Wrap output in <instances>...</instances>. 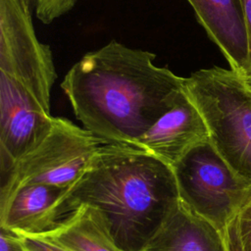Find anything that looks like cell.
Masks as SVG:
<instances>
[{
  "mask_svg": "<svg viewBox=\"0 0 251 251\" xmlns=\"http://www.w3.org/2000/svg\"><path fill=\"white\" fill-rule=\"evenodd\" d=\"M156 54L111 41L86 53L61 87L85 129L103 144L135 145L175 103L185 77L154 64Z\"/></svg>",
  "mask_w": 251,
  "mask_h": 251,
  "instance_id": "6da1fadb",
  "label": "cell"
},
{
  "mask_svg": "<svg viewBox=\"0 0 251 251\" xmlns=\"http://www.w3.org/2000/svg\"><path fill=\"white\" fill-rule=\"evenodd\" d=\"M179 201L173 168L131 144H102L89 168L67 188L64 212L98 210L117 245L139 251Z\"/></svg>",
  "mask_w": 251,
  "mask_h": 251,
  "instance_id": "7a4b0ae2",
  "label": "cell"
},
{
  "mask_svg": "<svg viewBox=\"0 0 251 251\" xmlns=\"http://www.w3.org/2000/svg\"><path fill=\"white\" fill-rule=\"evenodd\" d=\"M184 87L197 106L216 150L251 182V89L233 70L213 67L185 77Z\"/></svg>",
  "mask_w": 251,
  "mask_h": 251,
  "instance_id": "3957f363",
  "label": "cell"
},
{
  "mask_svg": "<svg viewBox=\"0 0 251 251\" xmlns=\"http://www.w3.org/2000/svg\"><path fill=\"white\" fill-rule=\"evenodd\" d=\"M173 171L180 201L221 231L251 201V182L230 168L210 139L188 151Z\"/></svg>",
  "mask_w": 251,
  "mask_h": 251,
  "instance_id": "277c9868",
  "label": "cell"
},
{
  "mask_svg": "<svg viewBox=\"0 0 251 251\" xmlns=\"http://www.w3.org/2000/svg\"><path fill=\"white\" fill-rule=\"evenodd\" d=\"M102 141L72 121L55 117L48 135L2 176L0 198L28 184L69 187L89 168Z\"/></svg>",
  "mask_w": 251,
  "mask_h": 251,
  "instance_id": "5b68a950",
  "label": "cell"
},
{
  "mask_svg": "<svg viewBox=\"0 0 251 251\" xmlns=\"http://www.w3.org/2000/svg\"><path fill=\"white\" fill-rule=\"evenodd\" d=\"M30 0H0V73L24 84L50 111L57 75L50 47L35 34Z\"/></svg>",
  "mask_w": 251,
  "mask_h": 251,
  "instance_id": "8992f818",
  "label": "cell"
},
{
  "mask_svg": "<svg viewBox=\"0 0 251 251\" xmlns=\"http://www.w3.org/2000/svg\"><path fill=\"white\" fill-rule=\"evenodd\" d=\"M54 118L20 81L0 73V167L8 173L48 135Z\"/></svg>",
  "mask_w": 251,
  "mask_h": 251,
  "instance_id": "52a82bcc",
  "label": "cell"
},
{
  "mask_svg": "<svg viewBox=\"0 0 251 251\" xmlns=\"http://www.w3.org/2000/svg\"><path fill=\"white\" fill-rule=\"evenodd\" d=\"M209 139L204 118L183 87L174 105L150 126L135 146L173 168L193 147Z\"/></svg>",
  "mask_w": 251,
  "mask_h": 251,
  "instance_id": "ba28073f",
  "label": "cell"
},
{
  "mask_svg": "<svg viewBox=\"0 0 251 251\" xmlns=\"http://www.w3.org/2000/svg\"><path fill=\"white\" fill-rule=\"evenodd\" d=\"M68 187L28 184L0 198V227L19 236H41L64 220Z\"/></svg>",
  "mask_w": 251,
  "mask_h": 251,
  "instance_id": "9c48e42d",
  "label": "cell"
},
{
  "mask_svg": "<svg viewBox=\"0 0 251 251\" xmlns=\"http://www.w3.org/2000/svg\"><path fill=\"white\" fill-rule=\"evenodd\" d=\"M230 69L249 76V48L240 0H187Z\"/></svg>",
  "mask_w": 251,
  "mask_h": 251,
  "instance_id": "30bf717a",
  "label": "cell"
},
{
  "mask_svg": "<svg viewBox=\"0 0 251 251\" xmlns=\"http://www.w3.org/2000/svg\"><path fill=\"white\" fill-rule=\"evenodd\" d=\"M139 251H227L224 231L194 214L179 199L158 232Z\"/></svg>",
  "mask_w": 251,
  "mask_h": 251,
  "instance_id": "8fae6325",
  "label": "cell"
},
{
  "mask_svg": "<svg viewBox=\"0 0 251 251\" xmlns=\"http://www.w3.org/2000/svg\"><path fill=\"white\" fill-rule=\"evenodd\" d=\"M48 236L74 251H124L115 242L102 214L78 206Z\"/></svg>",
  "mask_w": 251,
  "mask_h": 251,
  "instance_id": "7c38bea8",
  "label": "cell"
},
{
  "mask_svg": "<svg viewBox=\"0 0 251 251\" xmlns=\"http://www.w3.org/2000/svg\"><path fill=\"white\" fill-rule=\"evenodd\" d=\"M34 6L36 17L43 24H50L54 20L68 13L76 0H30Z\"/></svg>",
  "mask_w": 251,
  "mask_h": 251,
  "instance_id": "4fadbf2b",
  "label": "cell"
},
{
  "mask_svg": "<svg viewBox=\"0 0 251 251\" xmlns=\"http://www.w3.org/2000/svg\"><path fill=\"white\" fill-rule=\"evenodd\" d=\"M242 251H251V201L232 221Z\"/></svg>",
  "mask_w": 251,
  "mask_h": 251,
  "instance_id": "5bb4252c",
  "label": "cell"
},
{
  "mask_svg": "<svg viewBox=\"0 0 251 251\" xmlns=\"http://www.w3.org/2000/svg\"><path fill=\"white\" fill-rule=\"evenodd\" d=\"M25 251H74L48 236H19Z\"/></svg>",
  "mask_w": 251,
  "mask_h": 251,
  "instance_id": "9a60e30c",
  "label": "cell"
},
{
  "mask_svg": "<svg viewBox=\"0 0 251 251\" xmlns=\"http://www.w3.org/2000/svg\"><path fill=\"white\" fill-rule=\"evenodd\" d=\"M245 27H246V33H247V39H248V48H249V70L251 75V0H240Z\"/></svg>",
  "mask_w": 251,
  "mask_h": 251,
  "instance_id": "2e32d148",
  "label": "cell"
},
{
  "mask_svg": "<svg viewBox=\"0 0 251 251\" xmlns=\"http://www.w3.org/2000/svg\"><path fill=\"white\" fill-rule=\"evenodd\" d=\"M224 235H225L227 251H242L233 222H231L227 226V227L224 230Z\"/></svg>",
  "mask_w": 251,
  "mask_h": 251,
  "instance_id": "e0dca14e",
  "label": "cell"
},
{
  "mask_svg": "<svg viewBox=\"0 0 251 251\" xmlns=\"http://www.w3.org/2000/svg\"><path fill=\"white\" fill-rule=\"evenodd\" d=\"M244 78V81L245 83L248 85V87L251 89V75L250 76H246V77H243Z\"/></svg>",
  "mask_w": 251,
  "mask_h": 251,
  "instance_id": "ac0fdd59",
  "label": "cell"
}]
</instances>
